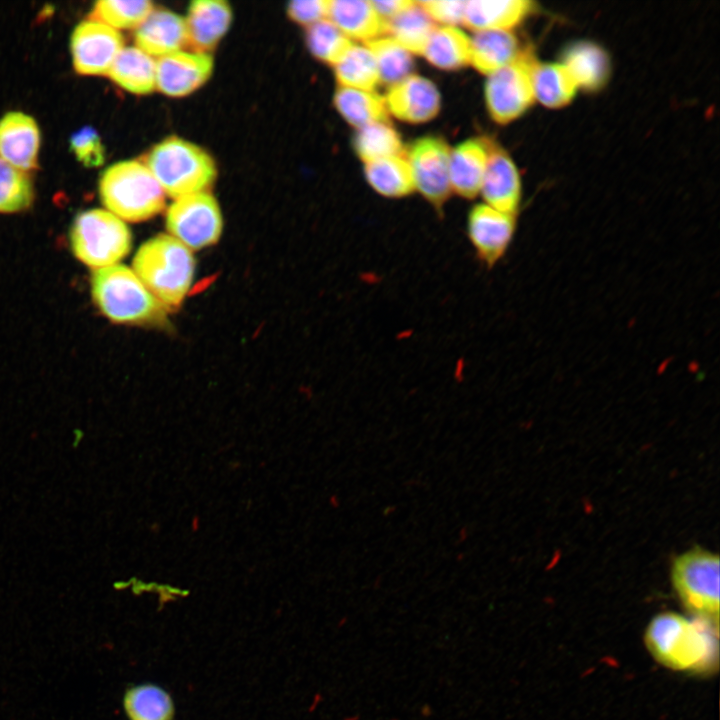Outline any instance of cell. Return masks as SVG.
Here are the masks:
<instances>
[{
    "label": "cell",
    "instance_id": "1",
    "mask_svg": "<svg viewBox=\"0 0 720 720\" xmlns=\"http://www.w3.org/2000/svg\"><path fill=\"white\" fill-rule=\"evenodd\" d=\"M651 655L660 664L676 670L711 673L718 667V625L674 612L656 615L644 635Z\"/></svg>",
    "mask_w": 720,
    "mask_h": 720
},
{
    "label": "cell",
    "instance_id": "2",
    "mask_svg": "<svg viewBox=\"0 0 720 720\" xmlns=\"http://www.w3.org/2000/svg\"><path fill=\"white\" fill-rule=\"evenodd\" d=\"M132 264L141 282L166 308L179 306L193 282L194 256L169 234H159L143 243Z\"/></svg>",
    "mask_w": 720,
    "mask_h": 720
},
{
    "label": "cell",
    "instance_id": "3",
    "mask_svg": "<svg viewBox=\"0 0 720 720\" xmlns=\"http://www.w3.org/2000/svg\"><path fill=\"white\" fill-rule=\"evenodd\" d=\"M91 295L97 308L113 322L152 326L166 322L167 308L135 272L124 265L95 270L91 277Z\"/></svg>",
    "mask_w": 720,
    "mask_h": 720
},
{
    "label": "cell",
    "instance_id": "4",
    "mask_svg": "<svg viewBox=\"0 0 720 720\" xmlns=\"http://www.w3.org/2000/svg\"><path fill=\"white\" fill-rule=\"evenodd\" d=\"M145 164L165 195L174 200L209 192L217 176L216 164L207 151L176 136L156 144Z\"/></svg>",
    "mask_w": 720,
    "mask_h": 720
},
{
    "label": "cell",
    "instance_id": "5",
    "mask_svg": "<svg viewBox=\"0 0 720 720\" xmlns=\"http://www.w3.org/2000/svg\"><path fill=\"white\" fill-rule=\"evenodd\" d=\"M99 195L106 210L128 222H141L165 206V193L145 164L124 160L107 167L99 179Z\"/></svg>",
    "mask_w": 720,
    "mask_h": 720
},
{
    "label": "cell",
    "instance_id": "6",
    "mask_svg": "<svg viewBox=\"0 0 720 720\" xmlns=\"http://www.w3.org/2000/svg\"><path fill=\"white\" fill-rule=\"evenodd\" d=\"M74 256L95 270L118 264L130 251L132 236L126 223L106 209L79 213L71 226Z\"/></svg>",
    "mask_w": 720,
    "mask_h": 720
},
{
    "label": "cell",
    "instance_id": "7",
    "mask_svg": "<svg viewBox=\"0 0 720 720\" xmlns=\"http://www.w3.org/2000/svg\"><path fill=\"white\" fill-rule=\"evenodd\" d=\"M719 557L695 548L679 555L672 564L674 590L695 617L719 624Z\"/></svg>",
    "mask_w": 720,
    "mask_h": 720
},
{
    "label": "cell",
    "instance_id": "8",
    "mask_svg": "<svg viewBox=\"0 0 720 720\" xmlns=\"http://www.w3.org/2000/svg\"><path fill=\"white\" fill-rule=\"evenodd\" d=\"M166 228L190 250L215 244L222 233L223 219L219 204L210 192L175 199L166 212Z\"/></svg>",
    "mask_w": 720,
    "mask_h": 720
},
{
    "label": "cell",
    "instance_id": "9",
    "mask_svg": "<svg viewBox=\"0 0 720 720\" xmlns=\"http://www.w3.org/2000/svg\"><path fill=\"white\" fill-rule=\"evenodd\" d=\"M536 62L530 51L523 50L515 61L489 75L485 99L494 121L509 123L533 104L532 69Z\"/></svg>",
    "mask_w": 720,
    "mask_h": 720
},
{
    "label": "cell",
    "instance_id": "10",
    "mask_svg": "<svg viewBox=\"0 0 720 720\" xmlns=\"http://www.w3.org/2000/svg\"><path fill=\"white\" fill-rule=\"evenodd\" d=\"M450 149L439 137L426 136L415 140L407 151L415 189L436 209L448 199Z\"/></svg>",
    "mask_w": 720,
    "mask_h": 720
},
{
    "label": "cell",
    "instance_id": "11",
    "mask_svg": "<svg viewBox=\"0 0 720 720\" xmlns=\"http://www.w3.org/2000/svg\"><path fill=\"white\" fill-rule=\"evenodd\" d=\"M123 47L124 38L118 30L93 18L83 20L70 39L74 69L83 75L108 74Z\"/></svg>",
    "mask_w": 720,
    "mask_h": 720
},
{
    "label": "cell",
    "instance_id": "12",
    "mask_svg": "<svg viewBox=\"0 0 720 720\" xmlns=\"http://www.w3.org/2000/svg\"><path fill=\"white\" fill-rule=\"evenodd\" d=\"M515 215L481 203L472 207L467 218V235L479 260L487 267L506 254L515 232Z\"/></svg>",
    "mask_w": 720,
    "mask_h": 720
},
{
    "label": "cell",
    "instance_id": "13",
    "mask_svg": "<svg viewBox=\"0 0 720 720\" xmlns=\"http://www.w3.org/2000/svg\"><path fill=\"white\" fill-rule=\"evenodd\" d=\"M210 53L181 50L156 59V89L170 97L191 94L210 78Z\"/></svg>",
    "mask_w": 720,
    "mask_h": 720
},
{
    "label": "cell",
    "instance_id": "14",
    "mask_svg": "<svg viewBox=\"0 0 720 720\" xmlns=\"http://www.w3.org/2000/svg\"><path fill=\"white\" fill-rule=\"evenodd\" d=\"M387 111L409 123L433 119L440 110V94L433 82L419 75H409L390 86L383 97Z\"/></svg>",
    "mask_w": 720,
    "mask_h": 720
},
{
    "label": "cell",
    "instance_id": "15",
    "mask_svg": "<svg viewBox=\"0 0 720 720\" xmlns=\"http://www.w3.org/2000/svg\"><path fill=\"white\" fill-rule=\"evenodd\" d=\"M487 142L488 158L480 192L485 204L516 215L521 198L518 170L509 155Z\"/></svg>",
    "mask_w": 720,
    "mask_h": 720
},
{
    "label": "cell",
    "instance_id": "16",
    "mask_svg": "<svg viewBox=\"0 0 720 720\" xmlns=\"http://www.w3.org/2000/svg\"><path fill=\"white\" fill-rule=\"evenodd\" d=\"M40 147V131L33 117L10 111L0 118V157L27 172L35 169Z\"/></svg>",
    "mask_w": 720,
    "mask_h": 720
},
{
    "label": "cell",
    "instance_id": "17",
    "mask_svg": "<svg viewBox=\"0 0 720 720\" xmlns=\"http://www.w3.org/2000/svg\"><path fill=\"white\" fill-rule=\"evenodd\" d=\"M135 46L157 59L188 47L185 20L167 9L154 8L135 29Z\"/></svg>",
    "mask_w": 720,
    "mask_h": 720
},
{
    "label": "cell",
    "instance_id": "18",
    "mask_svg": "<svg viewBox=\"0 0 720 720\" xmlns=\"http://www.w3.org/2000/svg\"><path fill=\"white\" fill-rule=\"evenodd\" d=\"M184 20L191 51L209 53L228 31L232 10L224 0H195Z\"/></svg>",
    "mask_w": 720,
    "mask_h": 720
},
{
    "label": "cell",
    "instance_id": "19",
    "mask_svg": "<svg viewBox=\"0 0 720 720\" xmlns=\"http://www.w3.org/2000/svg\"><path fill=\"white\" fill-rule=\"evenodd\" d=\"M488 158L487 142L469 139L450 151L449 181L451 190L471 199L480 192Z\"/></svg>",
    "mask_w": 720,
    "mask_h": 720
},
{
    "label": "cell",
    "instance_id": "20",
    "mask_svg": "<svg viewBox=\"0 0 720 720\" xmlns=\"http://www.w3.org/2000/svg\"><path fill=\"white\" fill-rule=\"evenodd\" d=\"M529 0L466 1L463 23L477 31L509 30L535 11Z\"/></svg>",
    "mask_w": 720,
    "mask_h": 720
},
{
    "label": "cell",
    "instance_id": "21",
    "mask_svg": "<svg viewBox=\"0 0 720 720\" xmlns=\"http://www.w3.org/2000/svg\"><path fill=\"white\" fill-rule=\"evenodd\" d=\"M572 76L578 88L595 91L602 88L610 74L606 51L590 41H578L563 52L560 62Z\"/></svg>",
    "mask_w": 720,
    "mask_h": 720
},
{
    "label": "cell",
    "instance_id": "22",
    "mask_svg": "<svg viewBox=\"0 0 720 720\" xmlns=\"http://www.w3.org/2000/svg\"><path fill=\"white\" fill-rule=\"evenodd\" d=\"M327 19L349 39L368 42L386 34V23L371 1L329 0Z\"/></svg>",
    "mask_w": 720,
    "mask_h": 720
},
{
    "label": "cell",
    "instance_id": "23",
    "mask_svg": "<svg viewBox=\"0 0 720 720\" xmlns=\"http://www.w3.org/2000/svg\"><path fill=\"white\" fill-rule=\"evenodd\" d=\"M470 41V63L488 75L512 63L523 52L517 37L509 30L477 31Z\"/></svg>",
    "mask_w": 720,
    "mask_h": 720
},
{
    "label": "cell",
    "instance_id": "24",
    "mask_svg": "<svg viewBox=\"0 0 720 720\" xmlns=\"http://www.w3.org/2000/svg\"><path fill=\"white\" fill-rule=\"evenodd\" d=\"M107 75L124 90L147 95L156 89V59L136 46H124Z\"/></svg>",
    "mask_w": 720,
    "mask_h": 720
},
{
    "label": "cell",
    "instance_id": "25",
    "mask_svg": "<svg viewBox=\"0 0 720 720\" xmlns=\"http://www.w3.org/2000/svg\"><path fill=\"white\" fill-rule=\"evenodd\" d=\"M470 38L456 26L436 27L422 53L443 70L460 69L470 63Z\"/></svg>",
    "mask_w": 720,
    "mask_h": 720
},
{
    "label": "cell",
    "instance_id": "26",
    "mask_svg": "<svg viewBox=\"0 0 720 720\" xmlns=\"http://www.w3.org/2000/svg\"><path fill=\"white\" fill-rule=\"evenodd\" d=\"M334 104L342 117L358 129L372 123L389 122L384 98L374 91L339 86Z\"/></svg>",
    "mask_w": 720,
    "mask_h": 720
},
{
    "label": "cell",
    "instance_id": "27",
    "mask_svg": "<svg viewBox=\"0 0 720 720\" xmlns=\"http://www.w3.org/2000/svg\"><path fill=\"white\" fill-rule=\"evenodd\" d=\"M534 98L549 108H560L572 101L578 86L561 63L536 62L532 69Z\"/></svg>",
    "mask_w": 720,
    "mask_h": 720
},
{
    "label": "cell",
    "instance_id": "28",
    "mask_svg": "<svg viewBox=\"0 0 720 720\" xmlns=\"http://www.w3.org/2000/svg\"><path fill=\"white\" fill-rule=\"evenodd\" d=\"M365 176L375 191L386 197H403L414 191L410 165L402 155L365 163Z\"/></svg>",
    "mask_w": 720,
    "mask_h": 720
},
{
    "label": "cell",
    "instance_id": "29",
    "mask_svg": "<svg viewBox=\"0 0 720 720\" xmlns=\"http://www.w3.org/2000/svg\"><path fill=\"white\" fill-rule=\"evenodd\" d=\"M386 23L390 34L407 51L422 55L428 39L437 27L417 2L397 14Z\"/></svg>",
    "mask_w": 720,
    "mask_h": 720
},
{
    "label": "cell",
    "instance_id": "30",
    "mask_svg": "<svg viewBox=\"0 0 720 720\" xmlns=\"http://www.w3.org/2000/svg\"><path fill=\"white\" fill-rule=\"evenodd\" d=\"M123 706L129 720H173L175 714L169 693L149 683L129 688Z\"/></svg>",
    "mask_w": 720,
    "mask_h": 720
},
{
    "label": "cell",
    "instance_id": "31",
    "mask_svg": "<svg viewBox=\"0 0 720 720\" xmlns=\"http://www.w3.org/2000/svg\"><path fill=\"white\" fill-rule=\"evenodd\" d=\"M340 86L374 91L380 82L375 58L364 45L352 44L345 56L335 65Z\"/></svg>",
    "mask_w": 720,
    "mask_h": 720
},
{
    "label": "cell",
    "instance_id": "32",
    "mask_svg": "<svg viewBox=\"0 0 720 720\" xmlns=\"http://www.w3.org/2000/svg\"><path fill=\"white\" fill-rule=\"evenodd\" d=\"M372 52L380 82L395 85L408 77L413 68L411 53L390 36H381L365 42Z\"/></svg>",
    "mask_w": 720,
    "mask_h": 720
},
{
    "label": "cell",
    "instance_id": "33",
    "mask_svg": "<svg viewBox=\"0 0 720 720\" xmlns=\"http://www.w3.org/2000/svg\"><path fill=\"white\" fill-rule=\"evenodd\" d=\"M353 145L365 163L401 155L403 152L400 136L389 122H377L359 128Z\"/></svg>",
    "mask_w": 720,
    "mask_h": 720
},
{
    "label": "cell",
    "instance_id": "34",
    "mask_svg": "<svg viewBox=\"0 0 720 720\" xmlns=\"http://www.w3.org/2000/svg\"><path fill=\"white\" fill-rule=\"evenodd\" d=\"M34 189L27 172L0 157V213H15L30 207Z\"/></svg>",
    "mask_w": 720,
    "mask_h": 720
},
{
    "label": "cell",
    "instance_id": "35",
    "mask_svg": "<svg viewBox=\"0 0 720 720\" xmlns=\"http://www.w3.org/2000/svg\"><path fill=\"white\" fill-rule=\"evenodd\" d=\"M153 9L149 0H100L94 4L92 18L118 31L136 29Z\"/></svg>",
    "mask_w": 720,
    "mask_h": 720
},
{
    "label": "cell",
    "instance_id": "36",
    "mask_svg": "<svg viewBox=\"0 0 720 720\" xmlns=\"http://www.w3.org/2000/svg\"><path fill=\"white\" fill-rule=\"evenodd\" d=\"M306 43L314 57L334 66L341 61L353 44L328 19H323L307 28Z\"/></svg>",
    "mask_w": 720,
    "mask_h": 720
},
{
    "label": "cell",
    "instance_id": "37",
    "mask_svg": "<svg viewBox=\"0 0 720 720\" xmlns=\"http://www.w3.org/2000/svg\"><path fill=\"white\" fill-rule=\"evenodd\" d=\"M70 147L76 158L86 167L100 166L105 160L104 146L92 127H83L73 133Z\"/></svg>",
    "mask_w": 720,
    "mask_h": 720
},
{
    "label": "cell",
    "instance_id": "38",
    "mask_svg": "<svg viewBox=\"0 0 720 720\" xmlns=\"http://www.w3.org/2000/svg\"><path fill=\"white\" fill-rule=\"evenodd\" d=\"M419 6L434 21L446 26L463 23L466 1L463 0H423Z\"/></svg>",
    "mask_w": 720,
    "mask_h": 720
},
{
    "label": "cell",
    "instance_id": "39",
    "mask_svg": "<svg viewBox=\"0 0 720 720\" xmlns=\"http://www.w3.org/2000/svg\"><path fill=\"white\" fill-rule=\"evenodd\" d=\"M329 0L291 1L287 5L288 16L296 23L311 26L327 19Z\"/></svg>",
    "mask_w": 720,
    "mask_h": 720
},
{
    "label": "cell",
    "instance_id": "40",
    "mask_svg": "<svg viewBox=\"0 0 720 720\" xmlns=\"http://www.w3.org/2000/svg\"><path fill=\"white\" fill-rule=\"evenodd\" d=\"M414 1L411 0H375L371 1V4L378 14V16L384 21L395 17L397 14L410 7Z\"/></svg>",
    "mask_w": 720,
    "mask_h": 720
}]
</instances>
